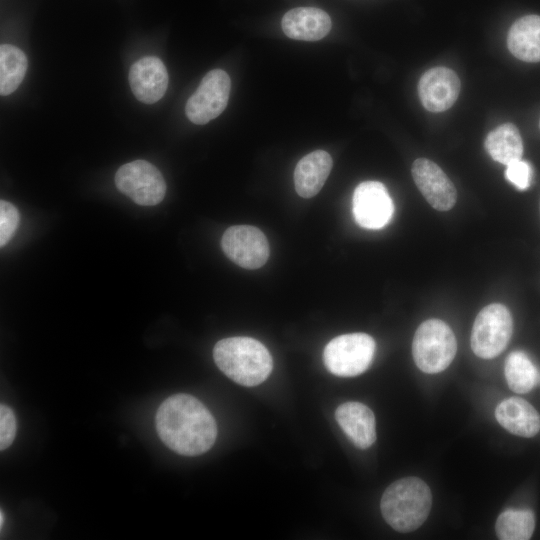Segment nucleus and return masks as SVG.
I'll return each mask as SVG.
<instances>
[{
  "instance_id": "1",
  "label": "nucleus",
  "mask_w": 540,
  "mask_h": 540,
  "mask_svg": "<svg viewBox=\"0 0 540 540\" xmlns=\"http://www.w3.org/2000/svg\"><path fill=\"white\" fill-rule=\"evenodd\" d=\"M162 442L185 456L208 451L217 437V425L206 406L192 395L179 393L165 399L156 413Z\"/></svg>"
},
{
  "instance_id": "2",
  "label": "nucleus",
  "mask_w": 540,
  "mask_h": 540,
  "mask_svg": "<svg viewBox=\"0 0 540 540\" xmlns=\"http://www.w3.org/2000/svg\"><path fill=\"white\" fill-rule=\"evenodd\" d=\"M218 368L234 382L251 387L270 375L273 360L268 349L251 337H229L218 341L213 349Z\"/></svg>"
},
{
  "instance_id": "3",
  "label": "nucleus",
  "mask_w": 540,
  "mask_h": 540,
  "mask_svg": "<svg viewBox=\"0 0 540 540\" xmlns=\"http://www.w3.org/2000/svg\"><path fill=\"white\" fill-rule=\"evenodd\" d=\"M431 507V490L418 477L396 480L386 488L380 501L384 520L401 533L418 529L427 519Z\"/></svg>"
},
{
  "instance_id": "4",
  "label": "nucleus",
  "mask_w": 540,
  "mask_h": 540,
  "mask_svg": "<svg viewBox=\"0 0 540 540\" xmlns=\"http://www.w3.org/2000/svg\"><path fill=\"white\" fill-rule=\"evenodd\" d=\"M457 351L456 337L444 321L428 319L417 328L412 342V355L416 366L424 373L444 371Z\"/></svg>"
},
{
  "instance_id": "5",
  "label": "nucleus",
  "mask_w": 540,
  "mask_h": 540,
  "mask_svg": "<svg viewBox=\"0 0 540 540\" xmlns=\"http://www.w3.org/2000/svg\"><path fill=\"white\" fill-rule=\"evenodd\" d=\"M375 341L366 333H350L333 338L324 348L326 368L340 377L362 374L375 354Z\"/></svg>"
},
{
  "instance_id": "6",
  "label": "nucleus",
  "mask_w": 540,
  "mask_h": 540,
  "mask_svg": "<svg viewBox=\"0 0 540 540\" xmlns=\"http://www.w3.org/2000/svg\"><path fill=\"white\" fill-rule=\"evenodd\" d=\"M512 332L513 320L507 307L499 303L487 305L473 323L471 348L482 359L495 358L508 345Z\"/></svg>"
},
{
  "instance_id": "7",
  "label": "nucleus",
  "mask_w": 540,
  "mask_h": 540,
  "mask_svg": "<svg viewBox=\"0 0 540 540\" xmlns=\"http://www.w3.org/2000/svg\"><path fill=\"white\" fill-rule=\"evenodd\" d=\"M118 190L142 206L160 203L166 193V183L161 172L145 160H135L122 165L115 174Z\"/></svg>"
},
{
  "instance_id": "8",
  "label": "nucleus",
  "mask_w": 540,
  "mask_h": 540,
  "mask_svg": "<svg viewBox=\"0 0 540 540\" xmlns=\"http://www.w3.org/2000/svg\"><path fill=\"white\" fill-rule=\"evenodd\" d=\"M230 89V77L224 70L209 71L187 100L185 107L187 118L199 125L215 119L226 108Z\"/></svg>"
},
{
  "instance_id": "9",
  "label": "nucleus",
  "mask_w": 540,
  "mask_h": 540,
  "mask_svg": "<svg viewBox=\"0 0 540 540\" xmlns=\"http://www.w3.org/2000/svg\"><path fill=\"white\" fill-rule=\"evenodd\" d=\"M226 256L246 269L262 267L269 258V244L264 233L250 225L229 227L221 239Z\"/></svg>"
},
{
  "instance_id": "10",
  "label": "nucleus",
  "mask_w": 540,
  "mask_h": 540,
  "mask_svg": "<svg viewBox=\"0 0 540 540\" xmlns=\"http://www.w3.org/2000/svg\"><path fill=\"white\" fill-rule=\"evenodd\" d=\"M352 204L356 223L366 229L384 227L394 212V204L386 187L378 181L360 183L355 188Z\"/></svg>"
},
{
  "instance_id": "11",
  "label": "nucleus",
  "mask_w": 540,
  "mask_h": 540,
  "mask_svg": "<svg viewBox=\"0 0 540 540\" xmlns=\"http://www.w3.org/2000/svg\"><path fill=\"white\" fill-rule=\"evenodd\" d=\"M413 180L427 202L438 211H448L456 203V189L433 161L418 158L412 164Z\"/></svg>"
},
{
  "instance_id": "12",
  "label": "nucleus",
  "mask_w": 540,
  "mask_h": 540,
  "mask_svg": "<svg viewBox=\"0 0 540 540\" xmlns=\"http://www.w3.org/2000/svg\"><path fill=\"white\" fill-rule=\"evenodd\" d=\"M460 88V79L453 70L434 67L421 76L418 94L426 110L438 113L449 109L456 102Z\"/></svg>"
},
{
  "instance_id": "13",
  "label": "nucleus",
  "mask_w": 540,
  "mask_h": 540,
  "mask_svg": "<svg viewBox=\"0 0 540 540\" xmlns=\"http://www.w3.org/2000/svg\"><path fill=\"white\" fill-rule=\"evenodd\" d=\"M129 83L134 96L145 104L160 100L168 87V73L163 62L154 56L137 60L130 68Z\"/></svg>"
},
{
  "instance_id": "14",
  "label": "nucleus",
  "mask_w": 540,
  "mask_h": 540,
  "mask_svg": "<svg viewBox=\"0 0 540 540\" xmlns=\"http://www.w3.org/2000/svg\"><path fill=\"white\" fill-rule=\"evenodd\" d=\"M335 419L356 447L367 449L375 442V416L365 404L355 401L345 402L336 409Z\"/></svg>"
},
{
  "instance_id": "15",
  "label": "nucleus",
  "mask_w": 540,
  "mask_h": 540,
  "mask_svg": "<svg viewBox=\"0 0 540 540\" xmlns=\"http://www.w3.org/2000/svg\"><path fill=\"white\" fill-rule=\"evenodd\" d=\"M286 36L295 40L317 41L331 30L330 16L316 7H298L285 13L281 21Z\"/></svg>"
},
{
  "instance_id": "16",
  "label": "nucleus",
  "mask_w": 540,
  "mask_h": 540,
  "mask_svg": "<svg viewBox=\"0 0 540 540\" xmlns=\"http://www.w3.org/2000/svg\"><path fill=\"white\" fill-rule=\"evenodd\" d=\"M498 423L511 434L531 438L540 430V415L526 400L510 397L501 401L495 409Z\"/></svg>"
},
{
  "instance_id": "17",
  "label": "nucleus",
  "mask_w": 540,
  "mask_h": 540,
  "mask_svg": "<svg viewBox=\"0 0 540 540\" xmlns=\"http://www.w3.org/2000/svg\"><path fill=\"white\" fill-rule=\"evenodd\" d=\"M333 161L324 150H315L299 160L294 171L296 192L303 198L315 196L328 178Z\"/></svg>"
},
{
  "instance_id": "18",
  "label": "nucleus",
  "mask_w": 540,
  "mask_h": 540,
  "mask_svg": "<svg viewBox=\"0 0 540 540\" xmlns=\"http://www.w3.org/2000/svg\"><path fill=\"white\" fill-rule=\"evenodd\" d=\"M509 51L525 62L540 61V16L526 15L517 19L507 36Z\"/></svg>"
},
{
  "instance_id": "19",
  "label": "nucleus",
  "mask_w": 540,
  "mask_h": 540,
  "mask_svg": "<svg viewBox=\"0 0 540 540\" xmlns=\"http://www.w3.org/2000/svg\"><path fill=\"white\" fill-rule=\"evenodd\" d=\"M485 148L493 160L508 165L521 160L523 142L518 128L505 123L492 130L486 137Z\"/></svg>"
},
{
  "instance_id": "20",
  "label": "nucleus",
  "mask_w": 540,
  "mask_h": 540,
  "mask_svg": "<svg viewBox=\"0 0 540 540\" xmlns=\"http://www.w3.org/2000/svg\"><path fill=\"white\" fill-rule=\"evenodd\" d=\"M28 61L22 50L13 45L0 47V94L7 96L22 82Z\"/></svg>"
},
{
  "instance_id": "21",
  "label": "nucleus",
  "mask_w": 540,
  "mask_h": 540,
  "mask_svg": "<svg viewBox=\"0 0 540 540\" xmlns=\"http://www.w3.org/2000/svg\"><path fill=\"white\" fill-rule=\"evenodd\" d=\"M535 529V515L529 509H506L497 518L496 535L501 540H528Z\"/></svg>"
},
{
  "instance_id": "22",
  "label": "nucleus",
  "mask_w": 540,
  "mask_h": 540,
  "mask_svg": "<svg viewBox=\"0 0 540 540\" xmlns=\"http://www.w3.org/2000/svg\"><path fill=\"white\" fill-rule=\"evenodd\" d=\"M504 373L509 388L515 393H527L537 381V370L530 358L521 351H514L505 361Z\"/></svg>"
},
{
  "instance_id": "23",
  "label": "nucleus",
  "mask_w": 540,
  "mask_h": 540,
  "mask_svg": "<svg viewBox=\"0 0 540 540\" xmlns=\"http://www.w3.org/2000/svg\"><path fill=\"white\" fill-rule=\"evenodd\" d=\"M19 224V212L8 201H0V246L3 247L13 236Z\"/></svg>"
},
{
  "instance_id": "24",
  "label": "nucleus",
  "mask_w": 540,
  "mask_h": 540,
  "mask_svg": "<svg viewBox=\"0 0 540 540\" xmlns=\"http://www.w3.org/2000/svg\"><path fill=\"white\" fill-rule=\"evenodd\" d=\"M532 175L531 165L523 160L511 162L505 171L507 180L519 190H525L530 186Z\"/></svg>"
},
{
  "instance_id": "25",
  "label": "nucleus",
  "mask_w": 540,
  "mask_h": 540,
  "mask_svg": "<svg viewBox=\"0 0 540 540\" xmlns=\"http://www.w3.org/2000/svg\"><path fill=\"white\" fill-rule=\"evenodd\" d=\"M16 418L12 409L6 404L0 405V450L7 449L16 435Z\"/></svg>"
},
{
  "instance_id": "26",
  "label": "nucleus",
  "mask_w": 540,
  "mask_h": 540,
  "mask_svg": "<svg viewBox=\"0 0 540 540\" xmlns=\"http://www.w3.org/2000/svg\"><path fill=\"white\" fill-rule=\"evenodd\" d=\"M3 522H4L3 511L1 510V511H0V526H1V527H2V525H3Z\"/></svg>"
},
{
  "instance_id": "27",
  "label": "nucleus",
  "mask_w": 540,
  "mask_h": 540,
  "mask_svg": "<svg viewBox=\"0 0 540 540\" xmlns=\"http://www.w3.org/2000/svg\"><path fill=\"white\" fill-rule=\"evenodd\" d=\"M539 126H540V123H539Z\"/></svg>"
}]
</instances>
